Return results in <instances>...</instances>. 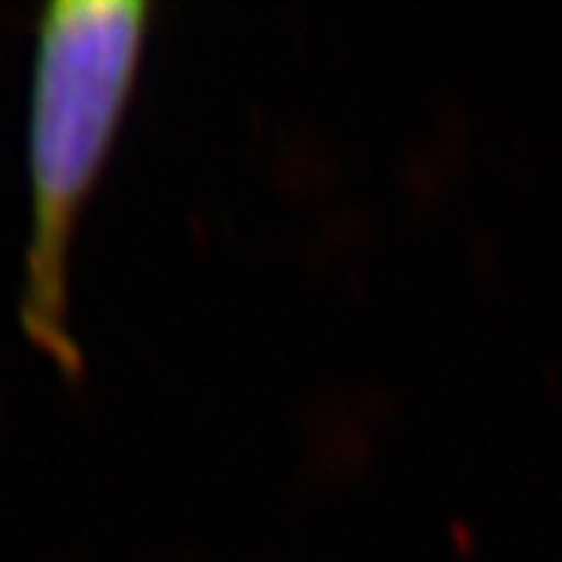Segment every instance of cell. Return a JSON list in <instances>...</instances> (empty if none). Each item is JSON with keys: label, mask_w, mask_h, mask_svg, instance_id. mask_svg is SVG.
<instances>
[{"label": "cell", "mask_w": 562, "mask_h": 562, "mask_svg": "<svg viewBox=\"0 0 562 562\" xmlns=\"http://www.w3.org/2000/svg\"><path fill=\"white\" fill-rule=\"evenodd\" d=\"M149 14L146 0H52L37 21L21 326L71 380L82 349L68 333V251L130 102Z\"/></svg>", "instance_id": "cell-1"}]
</instances>
